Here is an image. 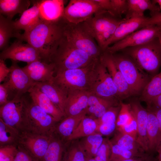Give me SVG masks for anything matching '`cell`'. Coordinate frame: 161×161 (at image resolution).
<instances>
[{
	"instance_id": "obj_1",
	"label": "cell",
	"mask_w": 161,
	"mask_h": 161,
	"mask_svg": "<svg viewBox=\"0 0 161 161\" xmlns=\"http://www.w3.org/2000/svg\"><path fill=\"white\" fill-rule=\"evenodd\" d=\"M64 17L55 22L41 21L29 32L21 34L19 38L32 45L42 61L49 63L64 35Z\"/></svg>"
},
{
	"instance_id": "obj_2",
	"label": "cell",
	"mask_w": 161,
	"mask_h": 161,
	"mask_svg": "<svg viewBox=\"0 0 161 161\" xmlns=\"http://www.w3.org/2000/svg\"><path fill=\"white\" fill-rule=\"evenodd\" d=\"M99 59L83 67L57 73L52 82L67 95L76 90L91 92L97 79Z\"/></svg>"
},
{
	"instance_id": "obj_3",
	"label": "cell",
	"mask_w": 161,
	"mask_h": 161,
	"mask_svg": "<svg viewBox=\"0 0 161 161\" xmlns=\"http://www.w3.org/2000/svg\"><path fill=\"white\" fill-rule=\"evenodd\" d=\"M97 59L75 47L63 35L51 58L50 63L54 66L55 74L66 70L84 67Z\"/></svg>"
},
{
	"instance_id": "obj_4",
	"label": "cell",
	"mask_w": 161,
	"mask_h": 161,
	"mask_svg": "<svg viewBox=\"0 0 161 161\" xmlns=\"http://www.w3.org/2000/svg\"><path fill=\"white\" fill-rule=\"evenodd\" d=\"M142 70L152 77L161 66V46L158 38L143 45L121 50Z\"/></svg>"
},
{
	"instance_id": "obj_5",
	"label": "cell",
	"mask_w": 161,
	"mask_h": 161,
	"mask_svg": "<svg viewBox=\"0 0 161 161\" xmlns=\"http://www.w3.org/2000/svg\"><path fill=\"white\" fill-rule=\"evenodd\" d=\"M123 19L114 16L107 11L102 10L83 23L87 30L104 52L107 47L108 42Z\"/></svg>"
},
{
	"instance_id": "obj_6",
	"label": "cell",
	"mask_w": 161,
	"mask_h": 161,
	"mask_svg": "<svg viewBox=\"0 0 161 161\" xmlns=\"http://www.w3.org/2000/svg\"><path fill=\"white\" fill-rule=\"evenodd\" d=\"M58 122L31 100L29 101L26 99L22 131L50 135Z\"/></svg>"
},
{
	"instance_id": "obj_7",
	"label": "cell",
	"mask_w": 161,
	"mask_h": 161,
	"mask_svg": "<svg viewBox=\"0 0 161 161\" xmlns=\"http://www.w3.org/2000/svg\"><path fill=\"white\" fill-rule=\"evenodd\" d=\"M111 54L116 66L124 77L133 95L141 94L151 80L149 75L141 69L126 54L116 53Z\"/></svg>"
},
{
	"instance_id": "obj_8",
	"label": "cell",
	"mask_w": 161,
	"mask_h": 161,
	"mask_svg": "<svg viewBox=\"0 0 161 161\" xmlns=\"http://www.w3.org/2000/svg\"><path fill=\"white\" fill-rule=\"evenodd\" d=\"M64 35L72 45L94 59H99L103 52L87 30L83 22L75 24L65 19Z\"/></svg>"
},
{
	"instance_id": "obj_9",
	"label": "cell",
	"mask_w": 161,
	"mask_h": 161,
	"mask_svg": "<svg viewBox=\"0 0 161 161\" xmlns=\"http://www.w3.org/2000/svg\"><path fill=\"white\" fill-rule=\"evenodd\" d=\"M161 32L157 25L147 26L109 46L105 51L113 54L128 47L143 45L158 38Z\"/></svg>"
},
{
	"instance_id": "obj_10",
	"label": "cell",
	"mask_w": 161,
	"mask_h": 161,
	"mask_svg": "<svg viewBox=\"0 0 161 161\" xmlns=\"http://www.w3.org/2000/svg\"><path fill=\"white\" fill-rule=\"evenodd\" d=\"M102 10L95 0H71L64 8V17L70 23L78 24Z\"/></svg>"
},
{
	"instance_id": "obj_11",
	"label": "cell",
	"mask_w": 161,
	"mask_h": 161,
	"mask_svg": "<svg viewBox=\"0 0 161 161\" xmlns=\"http://www.w3.org/2000/svg\"><path fill=\"white\" fill-rule=\"evenodd\" d=\"M26 104L23 96L16 97L0 107V118L5 123L23 131V123Z\"/></svg>"
},
{
	"instance_id": "obj_12",
	"label": "cell",
	"mask_w": 161,
	"mask_h": 161,
	"mask_svg": "<svg viewBox=\"0 0 161 161\" xmlns=\"http://www.w3.org/2000/svg\"><path fill=\"white\" fill-rule=\"evenodd\" d=\"M23 41L17 39L10 46L2 51L0 59L5 60L10 59L12 61L27 62V64L41 58L37 51L30 44H24Z\"/></svg>"
},
{
	"instance_id": "obj_13",
	"label": "cell",
	"mask_w": 161,
	"mask_h": 161,
	"mask_svg": "<svg viewBox=\"0 0 161 161\" xmlns=\"http://www.w3.org/2000/svg\"><path fill=\"white\" fill-rule=\"evenodd\" d=\"M51 135L39 134L23 131L20 132L18 145L41 161L49 143Z\"/></svg>"
},
{
	"instance_id": "obj_14",
	"label": "cell",
	"mask_w": 161,
	"mask_h": 161,
	"mask_svg": "<svg viewBox=\"0 0 161 161\" xmlns=\"http://www.w3.org/2000/svg\"><path fill=\"white\" fill-rule=\"evenodd\" d=\"M10 67V72L6 82L15 97H20L28 92L34 86L33 81L23 69L19 67L16 61H12Z\"/></svg>"
},
{
	"instance_id": "obj_15",
	"label": "cell",
	"mask_w": 161,
	"mask_h": 161,
	"mask_svg": "<svg viewBox=\"0 0 161 161\" xmlns=\"http://www.w3.org/2000/svg\"><path fill=\"white\" fill-rule=\"evenodd\" d=\"M97 80L91 93L103 98L116 99L120 101L117 88L106 68L100 58L97 64Z\"/></svg>"
},
{
	"instance_id": "obj_16",
	"label": "cell",
	"mask_w": 161,
	"mask_h": 161,
	"mask_svg": "<svg viewBox=\"0 0 161 161\" xmlns=\"http://www.w3.org/2000/svg\"><path fill=\"white\" fill-rule=\"evenodd\" d=\"M100 59L106 68L117 88L120 100L133 95L124 77L116 66L112 54L104 51Z\"/></svg>"
},
{
	"instance_id": "obj_17",
	"label": "cell",
	"mask_w": 161,
	"mask_h": 161,
	"mask_svg": "<svg viewBox=\"0 0 161 161\" xmlns=\"http://www.w3.org/2000/svg\"><path fill=\"white\" fill-rule=\"evenodd\" d=\"M129 103L137 123V140L145 151L149 154L147 135L148 111L143 107L138 100L133 101Z\"/></svg>"
},
{
	"instance_id": "obj_18",
	"label": "cell",
	"mask_w": 161,
	"mask_h": 161,
	"mask_svg": "<svg viewBox=\"0 0 161 161\" xmlns=\"http://www.w3.org/2000/svg\"><path fill=\"white\" fill-rule=\"evenodd\" d=\"M149 18L144 16L128 19L124 18L108 42L107 47L110 45L122 40L136 31L149 25Z\"/></svg>"
},
{
	"instance_id": "obj_19",
	"label": "cell",
	"mask_w": 161,
	"mask_h": 161,
	"mask_svg": "<svg viewBox=\"0 0 161 161\" xmlns=\"http://www.w3.org/2000/svg\"><path fill=\"white\" fill-rule=\"evenodd\" d=\"M22 68L34 82L52 81L55 76V66L52 63L36 61Z\"/></svg>"
},
{
	"instance_id": "obj_20",
	"label": "cell",
	"mask_w": 161,
	"mask_h": 161,
	"mask_svg": "<svg viewBox=\"0 0 161 161\" xmlns=\"http://www.w3.org/2000/svg\"><path fill=\"white\" fill-rule=\"evenodd\" d=\"M31 1L32 6L25 11L18 19L13 21L15 29L19 31L24 30V33L31 31L41 21L39 9L43 0Z\"/></svg>"
},
{
	"instance_id": "obj_21",
	"label": "cell",
	"mask_w": 161,
	"mask_h": 161,
	"mask_svg": "<svg viewBox=\"0 0 161 161\" xmlns=\"http://www.w3.org/2000/svg\"><path fill=\"white\" fill-rule=\"evenodd\" d=\"M91 93L86 91L76 90L69 93L64 107L65 117L78 115L85 110Z\"/></svg>"
},
{
	"instance_id": "obj_22",
	"label": "cell",
	"mask_w": 161,
	"mask_h": 161,
	"mask_svg": "<svg viewBox=\"0 0 161 161\" xmlns=\"http://www.w3.org/2000/svg\"><path fill=\"white\" fill-rule=\"evenodd\" d=\"M28 92L33 102L58 121L65 117L61 110L49 98L34 86Z\"/></svg>"
},
{
	"instance_id": "obj_23",
	"label": "cell",
	"mask_w": 161,
	"mask_h": 161,
	"mask_svg": "<svg viewBox=\"0 0 161 161\" xmlns=\"http://www.w3.org/2000/svg\"><path fill=\"white\" fill-rule=\"evenodd\" d=\"M121 102L117 99L103 98L91 93L86 109L87 114L94 119H98L110 107L120 104Z\"/></svg>"
},
{
	"instance_id": "obj_24",
	"label": "cell",
	"mask_w": 161,
	"mask_h": 161,
	"mask_svg": "<svg viewBox=\"0 0 161 161\" xmlns=\"http://www.w3.org/2000/svg\"><path fill=\"white\" fill-rule=\"evenodd\" d=\"M87 115L86 109L75 116L65 117L55 125L53 133L65 143L82 119Z\"/></svg>"
},
{
	"instance_id": "obj_25",
	"label": "cell",
	"mask_w": 161,
	"mask_h": 161,
	"mask_svg": "<svg viewBox=\"0 0 161 161\" xmlns=\"http://www.w3.org/2000/svg\"><path fill=\"white\" fill-rule=\"evenodd\" d=\"M64 2L62 0H43L39 9L41 21L55 22L63 18Z\"/></svg>"
},
{
	"instance_id": "obj_26",
	"label": "cell",
	"mask_w": 161,
	"mask_h": 161,
	"mask_svg": "<svg viewBox=\"0 0 161 161\" xmlns=\"http://www.w3.org/2000/svg\"><path fill=\"white\" fill-rule=\"evenodd\" d=\"M34 86L46 95L64 114L67 95L62 90L52 81L35 82Z\"/></svg>"
},
{
	"instance_id": "obj_27",
	"label": "cell",
	"mask_w": 161,
	"mask_h": 161,
	"mask_svg": "<svg viewBox=\"0 0 161 161\" xmlns=\"http://www.w3.org/2000/svg\"><path fill=\"white\" fill-rule=\"evenodd\" d=\"M147 110L148 115L147 135L149 153L152 154L157 152L161 143V130L155 114L150 110Z\"/></svg>"
},
{
	"instance_id": "obj_28",
	"label": "cell",
	"mask_w": 161,
	"mask_h": 161,
	"mask_svg": "<svg viewBox=\"0 0 161 161\" xmlns=\"http://www.w3.org/2000/svg\"><path fill=\"white\" fill-rule=\"evenodd\" d=\"M127 8L125 18L144 16L146 10L151 11V14L160 12L159 8L153 1L149 0H127Z\"/></svg>"
},
{
	"instance_id": "obj_29",
	"label": "cell",
	"mask_w": 161,
	"mask_h": 161,
	"mask_svg": "<svg viewBox=\"0 0 161 161\" xmlns=\"http://www.w3.org/2000/svg\"><path fill=\"white\" fill-rule=\"evenodd\" d=\"M110 140L112 143L119 145L140 156L149 154L145 151L135 138L117 130Z\"/></svg>"
},
{
	"instance_id": "obj_30",
	"label": "cell",
	"mask_w": 161,
	"mask_h": 161,
	"mask_svg": "<svg viewBox=\"0 0 161 161\" xmlns=\"http://www.w3.org/2000/svg\"><path fill=\"white\" fill-rule=\"evenodd\" d=\"M31 1L0 0V14L12 20L17 14L21 15L29 9Z\"/></svg>"
},
{
	"instance_id": "obj_31",
	"label": "cell",
	"mask_w": 161,
	"mask_h": 161,
	"mask_svg": "<svg viewBox=\"0 0 161 161\" xmlns=\"http://www.w3.org/2000/svg\"><path fill=\"white\" fill-rule=\"evenodd\" d=\"M12 20L0 14V49L2 51L7 47L11 38L19 39L21 34L15 28Z\"/></svg>"
},
{
	"instance_id": "obj_32",
	"label": "cell",
	"mask_w": 161,
	"mask_h": 161,
	"mask_svg": "<svg viewBox=\"0 0 161 161\" xmlns=\"http://www.w3.org/2000/svg\"><path fill=\"white\" fill-rule=\"evenodd\" d=\"M66 143L52 133L47 149L41 161H62Z\"/></svg>"
},
{
	"instance_id": "obj_33",
	"label": "cell",
	"mask_w": 161,
	"mask_h": 161,
	"mask_svg": "<svg viewBox=\"0 0 161 161\" xmlns=\"http://www.w3.org/2000/svg\"><path fill=\"white\" fill-rule=\"evenodd\" d=\"M161 94V71L153 77L145 86L140 99L146 102L148 106L155 98Z\"/></svg>"
},
{
	"instance_id": "obj_34",
	"label": "cell",
	"mask_w": 161,
	"mask_h": 161,
	"mask_svg": "<svg viewBox=\"0 0 161 161\" xmlns=\"http://www.w3.org/2000/svg\"><path fill=\"white\" fill-rule=\"evenodd\" d=\"M97 126L96 119L86 115L73 131L67 142L93 134L95 133Z\"/></svg>"
},
{
	"instance_id": "obj_35",
	"label": "cell",
	"mask_w": 161,
	"mask_h": 161,
	"mask_svg": "<svg viewBox=\"0 0 161 161\" xmlns=\"http://www.w3.org/2000/svg\"><path fill=\"white\" fill-rule=\"evenodd\" d=\"M86 157L79 139L68 141L66 143L62 161H85Z\"/></svg>"
},
{
	"instance_id": "obj_36",
	"label": "cell",
	"mask_w": 161,
	"mask_h": 161,
	"mask_svg": "<svg viewBox=\"0 0 161 161\" xmlns=\"http://www.w3.org/2000/svg\"><path fill=\"white\" fill-rule=\"evenodd\" d=\"M20 132L0 118V147L18 145Z\"/></svg>"
},
{
	"instance_id": "obj_37",
	"label": "cell",
	"mask_w": 161,
	"mask_h": 161,
	"mask_svg": "<svg viewBox=\"0 0 161 161\" xmlns=\"http://www.w3.org/2000/svg\"><path fill=\"white\" fill-rule=\"evenodd\" d=\"M103 135L95 133L79 140L86 156L94 158L103 141Z\"/></svg>"
},
{
	"instance_id": "obj_38",
	"label": "cell",
	"mask_w": 161,
	"mask_h": 161,
	"mask_svg": "<svg viewBox=\"0 0 161 161\" xmlns=\"http://www.w3.org/2000/svg\"><path fill=\"white\" fill-rule=\"evenodd\" d=\"M111 143L112 153L110 161H121L135 157H143L140 156L117 144Z\"/></svg>"
},
{
	"instance_id": "obj_39",
	"label": "cell",
	"mask_w": 161,
	"mask_h": 161,
	"mask_svg": "<svg viewBox=\"0 0 161 161\" xmlns=\"http://www.w3.org/2000/svg\"><path fill=\"white\" fill-rule=\"evenodd\" d=\"M121 108L117 120V129L128 123L133 117L129 103H120Z\"/></svg>"
},
{
	"instance_id": "obj_40",
	"label": "cell",
	"mask_w": 161,
	"mask_h": 161,
	"mask_svg": "<svg viewBox=\"0 0 161 161\" xmlns=\"http://www.w3.org/2000/svg\"><path fill=\"white\" fill-rule=\"evenodd\" d=\"M111 153V144L110 140L108 138H104L94 158L96 161H110Z\"/></svg>"
},
{
	"instance_id": "obj_41",
	"label": "cell",
	"mask_w": 161,
	"mask_h": 161,
	"mask_svg": "<svg viewBox=\"0 0 161 161\" xmlns=\"http://www.w3.org/2000/svg\"><path fill=\"white\" fill-rule=\"evenodd\" d=\"M110 0L111 4V14L120 18L122 15L126 13L127 8V0Z\"/></svg>"
},
{
	"instance_id": "obj_42",
	"label": "cell",
	"mask_w": 161,
	"mask_h": 161,
	"mask_svg": "<svg viewBox=\"0 0 161 161\" xmlns=\"http://www.w3.org/2000/svg\"><path fill=\"white\" fill-rule=\"evenodd\" d=\"M17 151V145L0 147V161H13Z\"/></svg>"
},
{
	"instance_id": "obj_43",
	"label": "cell",
	"mask_w": 161,
	"mask_h": 161,
	"mask_svg": "<svg viewBox=\"0 0 161 161\" xmlns=\"http://www.w3.org/2000/svg\"><path fill=\"white\" fill-rule=\"evenodd\" d=\"M5 82L0 85V105L1 106L15 97Z\"/></svg>"
},
{
	"instance_id": "obj_44",
	"label": "cell",
	"mask_w": 161,
	"mask_h": 161,
	"mask_svg": "<svg viewBox=\"0 0 161 161\" xmlns=\"http://www.w3.org/2000/svg\"><path fill=\"white\" fill-rule=\"evenodd\" d=\"M117 128L116 123H102L97 124L95 132L102 135L109 136L116 131Z\"/></svg>"
},
{
	"instance_id": "obj_45",
	"label": "cell",
	"mask_w": 161,
	"mask_h": 161,
	"mask_svg": "<svg viewBox=\"0 0 161 161\" xmlns=\"http://www.w3.org/2000/svg\"><path fill=\"white\" fill-rule=\"evenodd\" d=\"M116 130L132 136L137 140V125L134 116L128 123Z\"/></svg>"
},
{
	"instance_id": "obj_46",
	"label": "cell",
	"mask_w": 161,
	"mask_h": 161,
	"mask_svg": "<svg viewBox=\"0 0 161 161\" xmlns=\"http://www.w3.org/2000/svg\"><path fill=\"white\" fill-rule=\"evenodd\" d=\"M13 161H40L30 155L23 148L17 145V151Z\"/></svg>"
},
{
	"instance_id": "obj_47",
	"label": "cell",
	"mask_w": 161,
	"mask_h": 161,
	"mask_svg": "<svg viewBox=\"0 0 161 161\" xmlns=\"http://www.w3.org/2000/svg\"><path fill=\"white\" fill-rule=\"evenodd\" d=\"M10 68L7 66L4 60L0 59V82L4 81L8 77Z\"/></svg>"
},
{
	"instance_id": "obj_48",
	"label": "cell",
	"mask_w": 161,
	"mask_h": 161,
	"mask_svg": "<svg viewBox=\"0 0 161 161\" xmlns=\"http://www.w3.org/2000/svg\"><path fill=\"white\" fill-rule=\"evenodd\" d=\"M103 10L106 11L111 14V4L110 0H95Z\"/></svg>"
},
{
	"instance_id": "obj_49",
	"label": "cell",
	"mask_w": 161,
	"mask_h": 161,
	"mask_svg": "<svg viewBox=\"0 0 161 161\" xmlns=\"http://www.w3.org/2000/svg\"><path fill=\"white\" fill-rule=\"evenodd\" d=\"M147 109L152 111L155 114L157 119L161 130V108L151 105L148 106Z\"/></svg>"
},
{
	"instance_id": "obj_50",
	"label": "cell",
	"mask_w": 161,
	"mask_h": 161,
	"mask_svg": "<svg viewBox=\"0 0 161 161\" xmlns=\"http://www.w3.org/2000/svg\"><path fill=\"white\" fill-rule=\"evenodd\" d=\"M160 23H161V13L159 12L151 14V17H149V25H157Z\"/></svg>"
},
{
	"instance_id": "obj_51",
	"label": "cell",
	"mask_w": 161,
	"mask_h": 161,
	"mask_svg": "<svg viewBox=\"0 0 161 161\" xmlns=\"http://www.w3.org/2000/svg\"><path fill=\"white\" fill-rule=\"evenodd\" d=\"M121 161H156L154 159L151 154L145 156L137 157Z\"/></svg>"
},
{
	"instance_id": "obj_52",
	"label": "cell",
	"mask_w": 161,
	"mask_h": 161,
	"mask_svg": "<svg viewBox=\"0 0 161 161\" xmlns=\"http://www.w3.org/2000/svg\"><path fill=\"white\" fill-rule=\"evenodd\" d=\"M151 105L161 108V94L155 98L148 106Z\"/></svg>"
},
{
	"instance_id": "obj_53",
	"label": "cell",
	"mask_w": 161,
	"mask_h": 161,
	"mask_svg": "<svg viewBox=\"0 0 161 161\" xmlns=\"http://www.w3.org/2000/svg\"><path fill=\"white\" fill-rule=\"evenodd\" d=\"M157 152L158 153L157 160L161 161V143L159 147Z\"/></svg>"
},
{
	"instance_id": "obj_54",
	"label": "cell",
	"mask_w": 161,
	"mask_h": 161,
	"mask_svg": "<svg viewBox=\"0 0 161 161\" xmlns=\"http://www.w3.org/2000/svg\"><path fill=\"white\" fill-rule=\"evenodd\" d=\"M152 1L155 4L157 3L160 7V9H161V0H155Z\"/></svg>"
},
{
	"instance_id": "obj_55",
	"label": "cell",
	"mask_w": 161,
	"mask_h": 161,
	"mask_svg": "<svg viewBox=\"0 0 161 161\" xmlns=\"http://www.w3.org/2000/svg\"><path fill=\"white\" fill-rule=\"evenodd\" d=\"M159 40L161 46V32L158 36Z\"/></svg>"
},
{
	"instance_id": "obj_56",
	"label": "cell",
	"mask_w": 161,
	"mask_h": 161,
	"mask_svg": "<svg viewBox=\"0 0 161 161\" xmlns=\"http://www.w3.org/2000/svg\"><path fill=\"white\" fill-rule=\"evenodd\" d=\"M157 25L159 27L161 31V23H160L158 24H157Z\"/></svg>"
},
{
	"instance_id": "obj_57",
	"label": "cell",
	"mask_w": 161,
	"mask_h": 161,
	"mask_svg": "<svg viewBox=\"0 0 161 161\" xmlns=\"http://www.w3.org/2000/svg\"><path fill=\"white\" fill-rule=\"evenodd\" d=\"M157 161H158L157 160Z\"/></svg>"
}]
</instances>
